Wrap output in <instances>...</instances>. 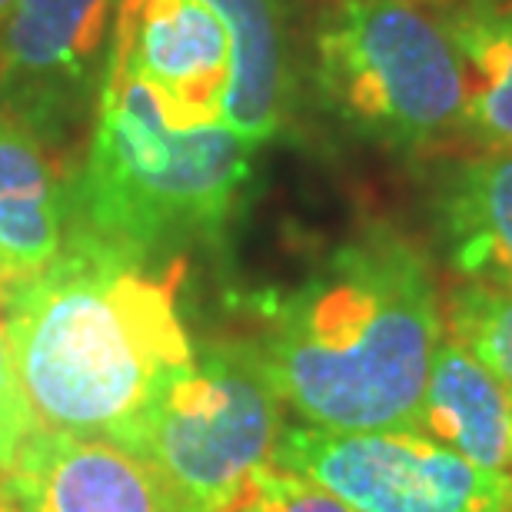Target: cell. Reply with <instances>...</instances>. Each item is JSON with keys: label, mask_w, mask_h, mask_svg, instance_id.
I'll use <instances>...</instances> for the list:
<instances>
[{"label": "cell", "mask_w": 512, "mask_h": 512, "mask_svg": "<svg viewBox=\"0 0 512 512\" xmlns=\"http://www.w3.org/2000/svg\"><path fill=\"white\" fill-rule=\"evenodd\" d=\"M117 0H17L0 24V114L47 150L94 117Z\"/></svg>", "instance_id": "7"}, {"label": "cell", "mask_w": 512, "mask_h": 512, "mask_svg": "<svg viewBox=\"0 0 512 512\" xmlns=\"http://www.w3.org/2000/svg\"><path fill=\"white\" fill-rule=\"evenodd\" d=\"M253 150L223 124H170L157 94L107 60L84 163L67 183V240L137 260L217 240Z\"/></svg>", "instance_id": "3"}, {"label": "cell", "mask_w": 512, "mask_h": 512, "mask_svg": "<svg viewBox=\"0 0 512 512\" xmlns=\"http://www.w3.org/2000/svg\"><path fill=\"white\" fill-rule=\"evenodd\" d=\"M443 330L512 393V283L456 276L443 286Z\"/></svg>", "instance_id": "15"}, {"label": "cell", "mask_w": 512, "mask_h": 512, "mask_svg": "<svg viewBox=\"0 0 512 512\" xmlns=\"http://www.w3.org/2000/svg\"><path fill=\"white\" fill-rule=\"evenodd\" d=\"M14 4H17V0H0V24L7 20V14L14 10Z\"/></svg>", "instance_id": "19"}, {"label": "cell", "mask_w": 512, "mask_h": 512, "mask_svg": "<svg viewBox=\"0 0 512 512\" xmlns=\"http://www.w3.org/2000/svg\"><path fill=\"white\" fill-rule=\"evenodd\" d=\"M436 217L456 276L512 283V147L449 157Z\"/></svg>", "instance_id": "13"}, {"label": "cell", "mask_w": 512, "mask_h": 512, "mask_svg": "<svg viewBox=\"0 0 512 512\" xmlns=\"http://www.w3.org/2000/svg\"><path fill=\"white\" fill-rule=\"evenodd\" d=\"M473 4H483V7H512V0H473Z\"/></svg>", "instance_id": "20"}, {"label": "cell", "mask_w": 512, "mask_h": 512, "mask_svg": "<svg viewBox=\"0 0 512 512\" xmlns=\"http://www.w3.org/2000/svg\"><path fill=\"white\" fill-rule=\"evenodd\" d=\"M406 4H419V7H429L436 10V14H449L456 4H463V0H406Z\"/></svg>", "instance_id": "18"}, {"label": "cell", "mask_w": 512, "mask_h": 512, "mask_svg": "<svg viewBox=\"0 0 512 512\" xmlns=\"http://www.w3.org/2000/svg\"><path fill=\"white\" fill-rule=\"evenodd\" d=\"M413 433L512 486V393L449 333L433 356Z\"/></svg>", "instance_id": "11"}, {"label": "cell", "mask_w": 512, "mask_h": 512, "mask_svg": "<svg viewBox=\"0 0 512 512\" xmlns=\"http://www.w3.org/2000/svg\"><path fill=\"white\" fill-rule=\"evenodd\" d=\"M183 260H137L64 240L44 273L0 300L4 333L40 429L133 449L143 419L187 370Z\"/></svg>", "instance_id": "2"}, {"label": "cell", "mask_w": 512, "mask_h": 512, "mask_svg": "<svg viewBox=\"0 0 512 512\" xmlns=\"http://www.w3.org/2000/svg\"><path fill=\"white\" fill-rule=\"evenodd\" d=\"M283 399L247 336L193 346V360L143 419L133 456L150 463L190 512H223L273 459Z\"/></svg>", "instance_id": "5"}, {"label": "cell", "mask_w": 512, "mask_h": 512, "mask_svg": "<svg viewBox=\"0 0 512 512\" xmlns=\"http://www.w3.org/2000/svg\"><path fill=\"white\" fill-rule=\"evenodd\" d=\"M37 419L30 413L24 386H20L14 353H10L4 323H0V506L7 499L10 479L17 473L20 453H24L27 439L34 436Z\"/></svg>", "instance_id": "17"}, {"label": "cell", "mask_w": 512, "mask_h": 512, "mask_svg": "<svg viewBox=\"0 0 512 512\" xmlns=\"http://www.w3.org/2000/svg\"><path fill=\"white\" fill-rule=\"evenodd\" d=\"M443 333V286L426 250L376 223L270 300L253 340L306 426L413 433Z\"/></svg>", "instance_id": "1"}, {"label": "cell", "mask_w": 512, "mask_h": 512, "mask_svg": "<svg viewBox=\"0 0 512 512\" xmlns=\"http://www.w3.org/2000/svg\"><path fill=\"white\" fill-rule=\"evenodd\" d=\"M230 40V84L220 124L250 147L273 140L296 104L293 47L280 0H203Z\"/></svg>", "instance_id": "10"}, {"label": "cell", "mask_w": 512, "mask_h": 512, "mask_svg": "<svg viewBox=\"0 0 512 512\" xmlns=\"http://www.w3.org/2000/svg\"><path fill=\"white\" fill-rule=\"evenodd\" d=\"M0 512H190L140 456L104 439L34 429Z\"/></svg>", "instance_id": "9"}, {"label": "cell", "mask_w": 512, "mask_h": 512, "mask_svg": "<svg viewBox=\"0 0 512 512\" xmlns=\"http://www.w3.org/2000/svg\"><path fill=\"white\" fill-rule=\"evenodd\" d=\"M67 240V183L50 150L0 114V300L10 286L44 273Z\"/></svg>", "instance_id": "12"}, {"label": "cell", "mask_w": 512, "mask_h": 512, "mask_svg": "<svg viewBox=\"0 0 512 512\" xmlns=\"http://www.w3.org/2000/svg\"><path fill=\"white\" fill-rule=\"evenodd\" d=\"M107 60L157 94L170 124H220L230 40L203 0H117Z\"/></svg>", "instance_id": "8"}, {"label": "cell", "mask_w": 512, "mask_h": 512, "mask_svg": "<svg viewBox=\"0 0 512 512\" xmlns=\"http://www.w3.org/2000/svg\"><path fill=\"white\" fill-rule=\"evenodd\" d=\"M223 512H353L323 486L273 463L260 466Z\"/></svg>", "instance_id": "16"}, {"label": "cell", "mask_w": 512, "mask_h": 512, "mask_svg": "<svg viewBox=\"0 0 512 512\" xmlns=\"http://www.w3.org/2000/svg\"><path fill=\"white\" fill-rule=\"evenodd\" d=\"M506 512H512V486H509V503H506Z\"/></svg>", "instance_id": "21"}, {"label": "cell", "mask_w": 512, "mask_h": 512, "mask_svg": "<svg viewBox=\"0 0 512 512\" xmlns=\"http://www.w3.org/2000/svg\"><path fill=\"white\" fill-rule=\"evenodd\" d=\"M443 17L463 67L469 150L512 147V7L463 0Z\"/></svg>", "instance_id": "14"}, {"label": "cell", "mask_w": 512, "mask_h": 512, "mask_svg": "<svg viewBox=\"0 0 512 512\" xmlns=\"http://www.w3.org/2000/svg\"><path fill=\"white\" fill-rule=\"evenodd\" d=\"M270 463L323 486L353 512H506L509 503L499 476L403 429L283 426Z\"/></svg>", "instance_id": "6"}, {"label": "cell", "mask_w": 512, "mask_h": 512, "mask_svg": "<svg viewBox=\"0 0 512 512\" xmlns=\"http://www.w3.org/2000/svg\"><path fill=\"white\" fill-rule=\"evenodd\" d=\"M316 90L360 137L413 160L469 153L446 17L406 0H336L316 30Z\"/></svg>", "instance_id": "4"}]
</instances>
